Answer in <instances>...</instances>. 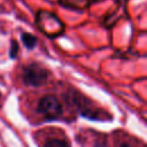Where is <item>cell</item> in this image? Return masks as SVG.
Segmentation results:
<instances>
[{
    "instance_id": "1",
    "label": "cell",
    "mask_w": 147,
    "mask_h": 147,
    "mask_svg": "<svg viewBox=\"0 0 147 147\" xmlns=\"http://www.w3.org/2000/svg\"><path fill=\"white\" fill-rule=\"evenodd\" d=\"M37 111L47 121H53L62 115L63 107L55 95H44L37 102Z\"/></svg>"
},
{
    "instance_id": "2",
    "label": "cell",
    "mask_w": 147,
    "mask_h": 147,
    "mask_svg": "<svg viewBox=\"0 0 147 147\" xmlns=\"http://www.w3.org/2000/svg\"><path fill=\"white\" fill-rule=\"evenodd\" d=\"M22 77L26 85L40 86L46 83L48 78V71L37 63H30L24 67Z\"/></svg>"
},
{
    "instance_id": "3",
    "label": "cell",
    "mask_w": 147,
    "mask_h": 147,
    "mask_svg": "<svg viewBox=\"0 0 147 147\" xmlns=\"http://www.w3.org/2000/svg\"><path fill=\"white\" fill-rule=\"evenodd\" d=\"M41 147H70L69 141L62 137H48L44 140Z\"/></svg>"
},
{
    "instance_id": "4",
    "label": "cell",
    "mask_w": 147,
    "mask_h": 147,
    "mask_svg": "<svg viewBox=\"0 0 147 147\" xmlns=\"http://www.w3.org/2000/svg\"><path fill=\"white\" fill-rule=\"evenodd\" d=\"M22 40H23V44L25 45V47H28V48H33L37 44L36 37L32 36L31 33H22Z\"/></svg>"
},
{
    "instance_id": "5",
    "label": "cell",
    "mask_w": 147,
    "mask_h": 147,
    "mask_svg": "<svg viewBox=\"0 0 147 147\" xmlns=\"http://www.w3.org/2000/svg\"><path fill=\"white\" fill-rule=\"evenodd\" d=\"M116 147H138V144L136 141L130 140H122L116 144Z\"/></svg>"
},
{
    "instance_id": "6",
    "label": "cell",
    "mask_w": 147,
    "mask_h": 147,
    "mask_svg": "<svg viewBox=\"0 0 147 147\" xmlns=\"http://www.w3.org/2000/svg\"><path fill=\"white\" fill-rule=\"evenodd\" d=\"M17 49H18V47H17V44H16V41H11V48H10V56L11 57H15V55H16V53H17Z\"/></svg>"
}]
</instances>
